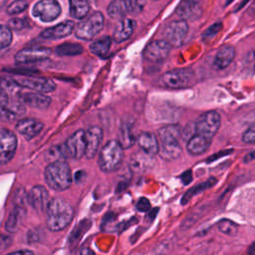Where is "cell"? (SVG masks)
I'll use <instances>...</instances> for the list:
<instances>
[{
	"mask_svg": "<svg viewBox=\"0 0 255 255\" xmlns=\"http://www.w3.org/2000/svg\"><path fill=\"white\" fill-rule=\"evenodd\" d=\"M47 227L50 231L64 230L73 220L74 209L65 199L56 197L50 200L47 209Z\"/></svg>",
	"mask_w": 255,
	"mask_h": 255,
	"instance_id": "1",
	"label": "cell"
},
{
	"mask_svg": "<svg viewBox=\"0 0 255 255\" xmlns=\"http://www.w3.org/2000/svg\"><path fill=\"white\" fill-rule=\"evenodd\" d=\"M160 145V156L165 160H174L181 154L182 148L180 138L182 137V129L179 125L172 124L160 128L157 131Z\"/></svg>",
	"mask_w": 255,
	"mask_h": 255,
	"instance_id": "2",
	"label": "cell"
},
{
	"mask_svg": "<svg viewBox=\"0 0 255 255\" xmlns=\"http://www.w3.org/2000/svg\"><path fill=\"white\" fill-rule=\"evenodd\" d=\"M46 183L55 191H64L72 184L70 165L62 159L50 162L44 171Z\"/></svg>",
	"mask_w": 255,
	"mask_h": 255,
	"instance_id": "3",
	"label": "cell"
},
{
	"mask_svg": "<svg viewBox=\"0 0 255 255\" xmlns=\"http://www.w3.org/2000/svg\"><path fill=\"white\" fill-rule=\"evenodd\" d=\"M123 160L124 147L118 139H111L100 150L98 164L102 171L113 172L122 166Z\"/></svg>",
	"mask_w": 255,
	"mask_h": 255,
	"instance_id": "4",
	"label": "cell"
},
{
	"mask_svg": "<svg viewBox=\"0 0 255 255\" xmlns=\"http://www.w3.org/2000/svg\"><path fill=\"white\" fill-rule=\"evenodd\" d=\"M195 74L191 69L181 68L167 71L160 77L161 84L169 89H184L195 83Z\"/></svg>",
	"mask_w": 255,
	"mask_h": 255,
	"instance_id": "5",
	"label": "cell"
},
{
	"mask_svg": "<svg viewBox=\"0 0 255 255\" xmlns=\"http://www.w3.org/2000/svg\"><path fill=\"white\" fill-rule=\"evenodd\" d=\"M104 21V16L101 12H93L78 23L75 28V34L79 39L91 40L103 29Z\"/></svg>",
	"mask_w": 255,
	"mask_h": 255,
	"instance_id": "6",
	"label": "cell"
},
{
	"mask_svg": "<svg viewBox=\"0 0 255 255\" xmlns=\"http://www.w3.org/2000/svg\"><path fill=\"white\" fill-rule=\"evenodd\" d=\"M221 124L220 115L216 111L205 112L194 123V131L208 139H211L218 131Z\"/></svg>",
	"mask_w": 255,
	"mask_h": 255,
	"instance_id": "7",
	"label": "cell"
},
{
	"mask_svg": "<svg viewBox=\"0 0 255 255\" xmlns=\"http://www.w3.org/2000/svg\"><path fill=\"white\" fill-rule=\"evenodd\" d=\"M26 112L24 103L6 95L0 90V120L12 122L23 116Z\"/></svg>",
	"mask_w": 255,
	"mask_h": 255,
	"instance_id": "8",
	"label": "cell"
},
{
	"mask_svg": "<svg viewBox=\"0 0 255 255\" xmlns=\"http://www.w3.org/2000/svg\"><path fill=\"white\" fill-rule=\"evenodd\" d=\"M65 157L82 158L86 153V130L78 129L61 145Z\"/></svg>",
	"mask_w": 255,
	"mask_h": 255,
	"instance_id": "9",
	"label": "cell"
},
{
	"mask_svg": "<svg viewBox=\"0 0 255 255\" xmlns=\"http://www.w3.org/2000/svg\"><path fill=\"white\" fill-rule=\"evenodd\" d=\"M61 11V5L57 0H40L34 5L32 14L43 22H52L58 18Z\"/></svg>",
	"mask_w": 255,
	"mask_h": 255,
	"instance_id": "10",
	"label": "cell"
},
{
	"mask_svg": "<svg viewBox=\"0 0 255 255\" xmlns=\"http://www.w3.org/2000/svg\"><path fill=\"white\" fill-rule=\"evenodd\" d=\"M18 139L12 130L0 128V165L8 163L17 149Z\"/></svg>",
	"mask_w": 255,
	"mask_h": 255,
	"instance_id": "11",
	"label": "cell"
},
{
	"mask_svg": "<svg viewBox=\"0 0 255 255\" xmlns=\"http://www.w3.org/2000/svg\"><path fill=\"white\" fill-rule=\"evenodd\" d=\"M14 81L22 88H27L40 93H50L56 89V84L53 80L47 78H39L32 76H16Z\"/></svg>",
	"mask_w": 255,
	"mask_h": 255,
	"instance_id": "12",
	"label": "cell"
},
{
	"mask_svg": "<svg viewBox=\"0 0 255 255\" xmlns=\"http://www.w3.org/2000/svg\"><path fill=\"white\" fill-rule=\"evenodd\" d=\"M188 33V25L185 20H176L169 23L164 31L165 41L171 47H179L183 44Z\"/></svg>",
	"mask_w": 255,
	"mask_h": 255,
	"instance_id": "13",
	"label": "cell"
},
{
	"mask_svg": "<svg viewBox=\"0 0 255 255\" xmlns=\"http://www.w3.org/2000/svg\"><path fill=\"white\" fill-rule=\"evenodd\" d=\"M171 46L165 40H154L146 45L143 57L147 62L160 63L167 58Z\"/></svg>",
	"mask_w": 255,
	"mask_h": 255,
	"instance_id": "14",
	"label": "cell"
},
{
	"mask_svg": "<svg viewBox=\"0 0 255 255\" xmlns=\"http://www.w3.org/2000/svg\"><path fill=\"white\" fill-rule=\"evenodd\" d=\"M52 54V50L47 47H31L24 48L18 51L15 55V60L20 64L34 63L48 59Z\"/></svg>",
	"mask_w": 255,
	"mask_h": 255,
	"instance_id": "15",
	"label": "cell"
},
{
	"mask_svg": "<svg viewBox=\"0 0 255 255\" xmlns=\"http://www.w3.org/2000/svg\"><path fill=\"white\" fill-rule=\"evenodd\" d=\"M175 12L182 20H195L201 15L202 0H181Z\"/></svg>",
	"mask_w": 255,
	"mask_h": 255,
	"instance_id": "16",
	"label": "cell"
},
{
	"mask_svg": "<svg viewBox=\"0 0 255 255\" xmlns=\"http://www.w3.org/2000/svg\"><path fill=\"white\" fill-rule=\"evenodd\" d=\"M103 139V129L98 126H93L86 130V153L87 158H93L97 155L100 143Z\"/></svg>",
	"mask_w": 255,
	"mask_h": 255,
	"instance_id": "17",
	"label": "cell"
},
{
	"mask_svg": "<svg viewBox=\"0 0 255 255\" xmlns=\"http://www.w3.org/2000/svg\"><path fill=\"white\" fill-rule=\"evenodd\" d=\"M28 200L36 211L43 212L46 211L51 199L46 187L43 185H35L29 192Z\"/></svg>",
	"mask_w": 255,
	"mask_h": 255,
	"instance_id": "18",
	"label": "cell"
},
{
	"mask_svg": "<svg viewBox=\"0 0 255 255\" xmlns=\"http://www.w3.org/2000/svg\"><path fill=\"white\" fill-rule=\"evenodd\" d=\"M44 128V124L36 119L25 118L16 124V130L26 139H32Z\"/></svg>",
	"mask_w": 255,
	"mask_h": 255,
	"instance_id": "19",
	"label": "cell"
},
{
	"mask_svg": "<svg viewBox=\"0 0 255 255\" xmlns=\"http://www.w3.org/2000/svg\"><path fill=\"white\" fill-rule=\"evenodd\" d=\"M76 24L73 21H63L56 26L45 29L41 33V37L44 39H61L69 36L74 29Z\"/></svg>",
	"mask_w": 255,
	"mask_h": 255,
	"instance_id": "20",
	"label": "cell"
},
{
	"mask_svg": "<svg viewBox=\"0 0 255 255\" xmlns=\"http://www.w3.org/2000/svg\"><path fill=\"white\" fill-rule=\"evenodd\" d=\"M137 144L146 154L153 156L159 152V143L153 132L142 131L136 137Z\"/></svg>",
	"mask_w": 255,
	"mask_h": 255,
	"instance_id": "21",
	"label": "cell"
},
{
	"mask_svg": "<svg viewBox=\"0 0 255 255\" xmlns=\"http://www.w3.org/2000/svg\"><path fill=\"white\" fill-rule=\"evenodd\" d=\"M20 100L25 105H28L29 107L40 109V110L47 109L52 102L50 97H48V96L44 95V93H40V92H31V93L21 94Z\"/></svg>",
	"mask_w": 255,
	"mask_h": 255,
	"instance_id": "22",
	"label": "cell"
},
{
	"mask_svg": "<svg viewBox=\"0 0 255 255\" xmlns=\"http://www.w3.org/2000/svg\"><path fill=\"white\" fill-rule=\"evenodd\" d=\"M210 142L211 139H208L198 133H194L187 139L186 149L191 155H199L208 149Z\"/></svg>",
	"mask_w": 255,
	"mask_h": 255,
	"instance_id": "23",
	"label": "cell"
},
{
	"mask_svg": "<svg viewBox=\"0 0 255 255\" xmlns=\"http://www.w3.org/2000/svg\"><path fill=\"white\" fill-rule=\"evenodd\" d=\"M234 57H235L234 47L225 45L217 51L213 60V64L216 67V69L222 70L231 64V62L234 60Z\"/></svg>",
	"mask_w": 255,
	"mask_h": 255,
	"instance_id": "24",
	"label": "cell"
},
{
	"mask_svg": "<svg viewBox=\"0 0 255 255\" xmlns=\"http://www.w3.org/2000/svg\"><path fill=\"white\" fill-rule=\"evenodd\" d=\"M135 28V21L128 18H124L118 24L117 28L114 32V40L117 43H121L126 41L128 38L130 37L133 30Z\"/></svg>",
	"mask_w": 255,
	"mask_h": 255,
	"instance_id": "25",
	"label": "cell"
},
{
	"mask_svg": "<svg viewBox=\"0 0 255 255\" xmlns=\"http://www.w3.org/2000/svg\"><path fill=\"white\" fill-rule=\"evenodd\" d=\"M108 15L112 19L122 20L125 16L129 13L128 5L127 0H113L107 9Z\"/></svg>",
	"mask_w": 255,
	"mask_h": 255,
	"instance_id": "26",
	"label": "cell"
},
{
	"mask_svg": "<svg viewBox=\"0 0 255 255\" xmlns=\"http://www.w3.org/2000/svg\"><path fill=\"white\" fill-rule=\"evenodd\" d=\"M70 15L76 19H84L90 12L89 0H69Z\"/></svg>",
	"mask_w": 255,
	"mask_h": 255,
	"instance_id": "27",
	"label": "cell"
},
{
	"mask_svg": "<svg viewBox=\"0 0 255 255\" xmlns=\"http://www.w3.org/2000/svg\"><path fill=\"white\" fill-rule=\"evenodd\" d=\"M118 140L124 148H129L134 144L136 138L132 132V128L130 124H127V123L122 124L119 131Z\"/></svg>",
	"mask_w": 255,
	"mask_h": 255,
	"instance_id": "28",
	"label": "cell"
},
{
	"mask_svg": "<svg viewBox=\"0 0 255 255\" xmlns=\"http://www.w3.org/2000/svg\"><path fill=\"white\" fill-rule=\"evenodd\" d=\"M216 182H217L216 178L211 177V178L207 179L206 181H204V182H202V183H200V184H197V185L191 187L190 189H188V190L182 195L181 200H180L181 204H186L194 195H196L197 193H200V192L204 191L205 189H207V188L213 186Z\"/></svg>",
	"mask_w": 255,
	"mask_h": 255,
	"instance_id": "29",
	"label": "cell"
},
{
	"mask_svg": "<svg viewBox=\"0 0 255 255\" xmlns=\"http://www.w3.org/2000/svg\"><path fill=\"white\" fill-rule=\"evenodd\" d=\"M112 44V39L109 36H103L100 39L94 41L90 45V50L93 54L99 56V57H104L108 54L110 47Z\"/></svg>",
	"mask_w": 255,
	"mask_h": 255,
	"instance_id": "30",
	"label": "cell"
},
{
	"mask_svg": "<svg viewBox=\"0 0 255 255\" xmlns=\"http://www.w3.org/2000/svg\"><path fill=\"white\" fill-rule=\"evenodd\" d=\"M82 45L78 43H64L58 46L55 52L60 56H76L83 52Z\"/></svg>",
	"mask_w": 255,
	"mask_h": 255,
	"instance_id": "31",
	"label": "cell"
},
{
	"mask_svg": "<svg viewBox=\"0 0 255 255\" xmlns=\"http://www.w3.org/2000/svg\"><path fill=\"white\" fill-rule=\"evenodd\" d=\"M151 157L152 156L146 154L143 151L142 152H136L132 156V159L130 161V165L134 169H145L150 165Z\"/></svg>",
	"mask_w": 255,
	"mask_h": 255,
	"instance_id": "32",
	"label": "cell"
},
{
	"mask_svg": "<svg viewBox=\"0 0 255 255\" xmlns=\"http://www.w3.org/2000/svg\"><path fill=\"white\" fill-rule=\"evenodd\" d=\"M217 228L220 232L228 236H234L238 232V225L229 219H221L218 221Z\"/></svg>",
	"mask_w": 255,
	"mask_h": 255,
	"instance_id": "33",
	"label": "cell"
},
{
	"mask_svg": "<svg viewBox=\"0 0 255 255\" xmlns=\"http://www.w3.org/2000/svg\"><path fill=\"white\" fill-rule=\"evenodd\" d=\"M21 219V209L15 208L9 215L8 220L6 222V229L9 232H16L18 229V225Z\"/></svg>",
	"mask_w": 255,
	"mask_h": 255,
	"instance_id": "34",
	"label": "cell"
},
{
	"mask_svg": "<svg viewBox=\"0 0 255 255\" xmlns=\"http://www.w3.org/2000/svg\"><path fill=\"white\" fill-rule=\"evenodd\" d=\"M12 42V30L7 25L0 24V49L8 47Z\"/></svg>",
	"mask_w": 255,
	"mask_h": 255,
	"instance_id": "35",
	"label": "cell"
},
{
	"mask_svg": "<svg viewBox=\"0 0 255 255\" xmlns=\"http://www.w3.org/2000/svg\"><path fill=\"white\" fill-rule=\"evenodd\" d=\"M29 6V3L25 0H15L7 7V13L10 15H17L25 11Z\"/></svg>",
	"mask_w": 255,
	"mask_h": 255,
	"instance_id": "36",
	"label": "cell"
},
{
	"mask_svg": "<svg viewBox=\"0 0 255 255\" xmlns=\"http://www.w3.org/2000/svg\"><path fill=\"white\" fill-rule=\"evenodd\" d=\"M127 1H128L129 13H132V14H137L141 12L146 3V0H127Z\"/></svg>",
	"mask_w": 255,
	"mask_h": 255,
	"instance_id": "37",
	"label": "cell"
},
{
	"mask_svg": "<svg viewBox=\"0 0 255 255\" xmlns=\"http://www.w3.org/2000/svg\"><path fill=\"white\" fill-rule=\"evenodd\" d=\"M28 21L25 18H12L8 21V26L11 30H22L28 26Z\"/></svg>",
	"mask_w": 255,
	"mask_h": 255,
	"instance_id": "38",
	"label": "cell"
},
{
	"mask_svg": "<svg viewBox=\"0 0 255 255\" xmlns=\"http://www.w3.org/2000/svg\"><path fill=\"white\" fill-rule=\"evenodd\" d=\"M242 140L245 143H255V124L251 125L243 133Z\"/></svg>",
	"mask_w": 255,
	"mask_h": 255,
	"instance_id": "39",
	"label": "cell"
},
{
	"mask_svg": "<svg viewBox=\"0 0 255 255\" xmlns=\"http://www.w3.org/2000/svg\"><path fill=\"white\" fill-rule=\"evenodd\" d=\"M150 202L147 198L145 197H141L138 199L137 203H136V209L140 212H146V211H149L150 209Z\"/></svg>",
	"mask_w": 255,
	"mask_h": 255,
	"instance_id": "40",
	"label": "cell"
},
{
	"mask_svg": "<svg viewBox=\"0 0 255 255\" xmlns=\"http://www.w3.org/2000/svg\"><path fill=\"white\" fill-rule=\"evenodd\" d=\"M222 28V24L219 22V23H214L212 26H210L206 32H205V35L207 37H210V36H214L217 32L220 31V29Z\"/></svg>",
	"mask_w": 255,
	"mask_h": 255,
	"instance_id": "41",
	"label": "cell"
},
{
	"mask_svg": "<svg viewBox=\"0 0 255 255\" xmlns=\"http://www.w3.org/2000/svg\"><path fill=\"white\" fill-rule=\"evenodd\" d=\"M181 181L184 185H187L191 180H192V172L191 170H186L185 172H183V174H181Z\"/></svg>",
	"mask_w": 255,
	"mask_h": 255,
	"instance_id": "42",
	"label": "cell"
},
{
	"mask_svg": "<svg viewBox=\"0 0 255 255\" xmlns=\"http://www.w3.org/2000/svg\"><path fill=\"white\" fill-rule=\"evenodd\" d=\"M232 151H233V149H226V150L220 151V152H218V153L213 154L212 156H210L206 161H207V162H211V161H213L214 159H217V158H219V157H221V156H224V155H226V154H229V153L232 152Z\"/></svg>",
	"mask_w": 255,
	"mask_h": 255,
	"instance_id": "43",
	"label": "cell"
},
{
	"mask_svg": "<svg viewBox=\"0 0 255 255\" xmlns=\"http://www.w3.org/2000/svg\"><path fill=\"white\" fill-rule=\"evenodd\" d=\"M7 255H34V253L30 250H17V251L8 253Z\"/></svg>",
	"mask_w": 255,
	"mask_h": 255,
	"instance_id": "44",
	"label": "cell"
},
{
	"mask_svg": "<svg viewBox=\"0 0 255 255\" xmlns=\"http://www.w3.org/2000/svg\"><path fill=\"white\" fill-rule=\"evenodd\" d=\"M255 159V150H252V151H250V152H248L245 156H244V162L245 163H248V162H250V161H252V160H254Z\"/></svg>",
	"mask_w": 255,
	"mask_h": 255,
	"instance_id": "45",
	"label": "cell"
},
{
	"mask_svg": "<svg viewBox=\"0 0 255 255\" xmlns=\"http://www.w3.org/2000/svg\"><path fill=\"white\" fill-rule=\"evenodd\" d=\"M80 255H95V253L90 248H84V249H82Z\"/></svg>",
	"mask_w": 255,
	"mask_h": 255,
	"instance_id": "46",
	"label": "cell"
},
{
	"mask_svg": "<svg viewBox=\"0 0 255 255\" xmlns=\"http://www.w3.org/2000/svg\"><path fill=\"white\" fill-rule=\"evenodd\" d=\"M254 56H255V50H254Z\"/></svg>",
	"mask_w": 255,
	"mask_h": 255,
	"instance_id": "47",
	"label": "cell"
}]
</instances>
